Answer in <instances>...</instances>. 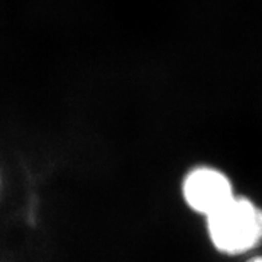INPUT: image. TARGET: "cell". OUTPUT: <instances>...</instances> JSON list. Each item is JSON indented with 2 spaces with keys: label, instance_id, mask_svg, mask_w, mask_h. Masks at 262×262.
Returning <instances> with one entry per match:
<instances>
[{
  "label": "cell",
  "instance_id": "obj_1",
  "mask_svg": "<svg viewBox=\"0 0 262 262\" xmlns=\"http://www.w3.org/2000/svg\"><path fill=\"white\" fill-rule=\"evenodd\" d=\"M205 235L215 253L248 258L262 246V205L238 191L228 204L204 220Z\"/></svg>",
  "mask_w": 262,
  "mask_h": 262
},
{
  "label": "cell",
  "instance_id": "obj_2",
  "mask_svg": "<svg viewBox=\"0 0 262 262\" xmlns=\"http://www.w3.org/2000/svg\"><path fill=\"white\" fill-rule=\"evenodd\" d=\"M237 193L230 174L214 163L201 162L190 166L180 181L182 204L202 221L220 210Z\"/></svg>",
  "mask_w": 262,
  "mask_h": 262
},
{
  "label": "cell",
  "instance_id": "obj_3",
  "mask_svg": "<svg viewBox=\"0 0 262 262\" xmlns=\"http://www.w3.org/2000/svg\"><path fill=\"white\" fill-rule=\"evenodd\" d=\"M244 262H262V253H255V254L244 259Z\"/></svg>",
  "mask_w": 262,
  "mask_h": 262
}]
</instances>
